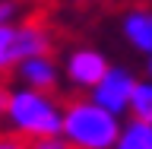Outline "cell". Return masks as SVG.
<instances>
[{
  "mask_svg": "<svg viewBox=\"0 0 152 149\" xmlns=\"http://www.w3.org/2000/svg\"><path fill=\"white\" fill-rule=\"evenodd\" d=\"M127 117L152 124V79H146V76L136 79L133 95H130V108H127Z\"/></svg>",
  "mask_w": 152,
  "mask_h": 149,
  "instance_id": "obj_9",
  "label": "cell"
},
{
  "mask_svg": "<svg viewBox=\"0 0 152 149\" xmlns=\"http://www.w3.org/2000/svg\"><path fill=\"white\" fill-rule=\"evenodd\" d=\"M7 95H10V79H0V121H3V111H7Z\"/></svg>",
  "mask_w": 152,
  "mask_h": 149,
  "instance_id": "obj_13",
  "label": "cell"
},
{
  "mask_svg": "<svg viewBox=\"0 0 152 149\" xmlns=\"http://www.w3.org/2000/svg\"><path fill=\"white\" fill-rule=\"evenodd\" d=\"M10 79H16L19 86H28V89H38V92H51V95H60V89H64L60 60H57L54 54L26 57V60L13 70Z\"/></svg>",
  "mask_w": 152,
  "mask_h": 149,
  "instance_id": "obj_6",
  "label": "cell"
},
{
  "mask_svg": "<svg viewBox=\"0 0 152 149\" xmlns=\"http://www.w3.org/2000/svg\"><path fill=\"white\" fill-rule=\"evenodd\" d=\"M121 35L136 54H152V7H130L121 16Z\"/></svg>",
  "mask_w": 152,
  "mask_h": 149,
  "instance_id": "obj_7",
  "label": "cell"
},
{
  "mask_svg": "<svg viewBox=\"0 0 152 149\" xmlns=\"http://www.w3.org/2000/svg\"><path fill=\"white\" fill-rule=\"evenodd\" d=\"M136 79H140V76L133 73L130 67L111 64L104 70V76L89 89V98H92L95 105H102L104 111L117 114V117H127V108H130V95H133Z\"/></svg>",
  "mask_w": 152,
  "mask_h": 149,
  "instance_id": "obj_5",
  "label": "cell"
},
{
  "mask_svg": "<svg viewBox=\"0 0 152 149\" xmlns=\"http://www.w3.org/2000/svg\"><path fill=\"white\" fill-rule=\"evenodd\" d=\"M70 3H86V0H70Z\"/></svg>",
  "mask_w": 152,
  "mask_h": 149,
  "instance_id": "obj_15",
  "label": "cell"
},
{
  "mask_svg": "<svg viewBox=\"0 0 152 149\" xmlns=\"http://www.w3.org/2000/svg\"><path fill=\"white\" fill-rule=\"evenodd\" d=\"M0 149H28V143L19 140V137H13L10 130H3V127H0Z\"/></svg>",
  "mask_w": 152,
  "mask_h": 149,
  "instance_id": "obj_12",
  "label": "cell"
},
{
  "mask_svg": "<svg viewBox=\"0 0 152 149\" xmlns=\"http://www.w3.org/2000/svg\"><path fill=\"white\" fill-rule=\"evenodd\" d=\"M108 67H111V60L104 57V51L92 45H73L60 60V76L73 95H89V89L104 76Z\"/></svg>",
  "mask_w": 152,
  "mask_h": 149,
  "instance_id": "obj_4",
  "label": "cell"
},
{
  "mask_svg": "<svg viewBox=\"0 0 152 149\" xmlns=\"http://www.w3.org/2000/svg\"><path fill=\"white\" fill-rule=\"evenodd\" d=\"M22 13H28L26 0H0V26H7V22L19 19Z\"/></svg>",
  "mask_w": 152,
  "mask_h": 149,
  "instance_id": "obj_10",
  "label": "cell"
},
{
  "mask_svg": "<svg viewBox=\"0 0 152 149\" xmlns=\"http://www.w3.org/2000/svg\"><path fill=\"white\" fill-rule=\"evenodd\" d=\"M114 149H152V124L124 117L121 121V133L114 140Z\"/></svg>",
  "mask_w": 152,
  "mask_h": 149,
  "instance_id": "obj_8",
  "label": "cell"
},
{
  "mask_svg": "<svg viewBox=\"0 0 152 149\" xmlns=\"http://www.w3.org/2000/svg\"><path fill=\"white\" fill-rule=\"evenodd\" d=\"M57 29L45 13H22L19 19L0 26V79H10L26 57L54 54Z\"/></svg>",
  "mask_w": 152,
  "mask_h": 149,
  "instance_id": "obj_3",
  "label": "cell"
},
{
  "mask_svg": "<svg viewBox=\"0 0 152 149\" xmlns=\"http://www.w3.org/2000/svg\"><path fill=\"white\" fill-rule=\"evenodd\" d=\"M121 121L124 117L104 111L89 95H70L60 111V137L70 149H114Z\"/></svg>",
  "mask_w": 152,
  "mask_h": 149,
  "instance_id": "obj_2",
  "label": "cell"
},
{
  "mask_svg": "<svg viewBox=\"0 0 152 149\" xmlns=\"http://www.w3.org/2000/svg\"><path fill=\"white\" fill-rule=\"evenodd\" d=\"M142 76H146V79H152V54L142 57Z\"/></svg>",
  "mask_w": 152,
  "mask_h": 149,
  "instance_id": "obj_14",
  "label": "cell"
},
{
  "mask_svg": "<svg viewBox=\"0 0 152 149\" xmlns=\"http://www.w3.org/2000/svg\"><path fill=\"white\" fill-rule=\"evenodd\" d=\"M60 111H64V98L51 92H38L28 86L13 83L7 95V111L0 127L10 130L19 140H41V137H57L60 133Z\"/></svg>",
  "mask_w": 152,
  "mask_h": 149,
  "instance_id": "obj_1",
  "label": "cell"
},
{
  "mask_svg": "<svg viewBox=\"0 0 152 149\" xmlns=\"http://www.w3.org/2000/svg\"><path fill=\"white\" fill-rule=\"evenodd\" d=\"M28 149H70L64 143V137L57 133V137H41V140H32L28 143Z\"/></svg>",
  "mask_w": 152,
  "mask_h": 149,
  "instance_id": "obj_11",
  "label": "cell"
}]
</instances>
